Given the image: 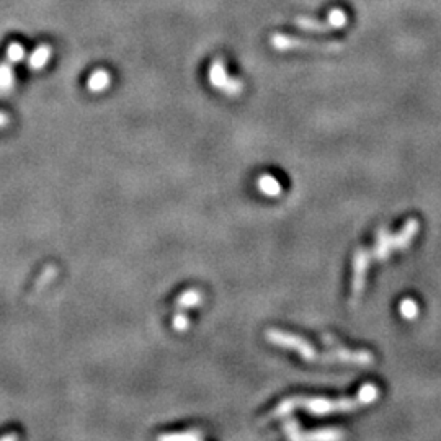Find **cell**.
<instances>
[{
  "mask_svg": "<svg viewBox=\"0 0 441 441\" xmlns=\"http://www.w3.org/2000/svg\"><path fill=\"white\" fill-rule=\"evenodd\" d=\"M379 397V387L373 382H366L365 386H361L358 394L355 397H342V399H327V397H289V399L280 402V405L268 413L267 418H263L262 422L270 420V418L285 417L288 413L293 412L294 409L302 407L307 412L314 413V416H327V413L334 412H351L365 405L373 404Z\"/></svg>",
  "mask_w": 441,
  "mask_h": 441,
  "instance_id": "1",
  "label": "cell"
},
{
  "mask_svg": "<svg viewBox=\"0 0 441 441\" xmlns=\"http://www.w3.org/2000/svg\"><path fill=\"white\" fill-rule=\"evenodd\" d=\"M418 231H420V223L416 218H410L397 234H391L386 227H381L376 232L373 250H368L371 262H386L392 254L409 249Z\"/></svg>",
  "mask_w": 441,
  "mask_h": 441,
  "instance_id": "2",
  "label": "cell"
},
{
  "mask_svg": "<svg viewBox=\"0 0 441 441\" xmlns=\"http://www.w3.org/2000/svg\"><path fill=\"white\" fill-rule=\"evenodd\" d=\"M265 337H267V340L273 343V345L288 348V350L298 353V355L301 356L304 361H322V363H335V356H334L332 350L322 353L320 355V353L317 351L316 348L306 340V338L299 337V335L283 332V330H278V329H268L267 332H265Z\"/></svg>",
  "mask_w": 441,
  "mask_h": 441,
  "instance_id": "3",
  "label": "cell"
},
{
  "mask_svg": "<svg viewBox=\"0 0 441 441\" xmlns=\"http://www.w3.org/2000/svg\"><path fill=\"white\" fill-rule=\"evenodd\" d=\"M369 265H371V258H369L368 250L361 247V249L356 250L355 257H353V278H351V298H350L351 304H356L361 294H363Z\"/></svg>",
  "mask_w": 441,
  "mask_h": 441,
  "instance_id": "4",
  "label": "cell"
},
{
  "mask_svg": "<svg viewBox=\"0 0 441 441\" xmlns=\"http://www.w3.org/2000/svg\"><path fill=\"white\" fill-rule=\"evenodd\" d=\"M285 433L291 440H316V441H334V440H342L345 438V433L337 429H325V430H316L312 433H302L301 427H299L298 420L289 418L285 423Z\"/></svg>",
  "mask_w": 441,
  "mask_h": 441,
  "instance_id": "5",
  "label": "cell"
},
{
  "mask_svg": "<svg viewBox=\"0 0 441 441\" xmlns=\"http://www.w3.org/2000/svg\"><path fill=\"white\" fill-rule=\"evenodd\" d=\"M257 188L260 189V192H262V195H265V196L275 198V196L281 195V183L278 182V180L273 175L265 174V175L260 176V178L257 180Z\"/></svg>",
  "mask_w": 441,
  "mask_h": 441,
  "instance_id": "6",
  "label": "cell"
},
{
  "mask_svg": "<svg viewBox=\"0 0 441 441\" xmlns=\"http://www.w3.org/2000/svg\"><path fill=\"white\" fill-rule=\"evenodd\" d=\"M201 301H203L201 291L187 289L180 294L178 299H176V306L180 309H189V307H196L198 304H201Z\"/></svg>",
  "mask_w": 441,
  "mask_h": 441,
  "instance_id": "7",
  "label": "cell"
},
{
  "mask_svg": "<svg viewBox=\"0 0 441 441\" xmlns=\"http://www.w3.org/2000/svg\"><path fill=\"white\" fill-rule=\"evenodd\" d=\"M399 312H400V316L405 317V319H409V320L416 319V317L418 316L417 301H413V299H410V298L402 299V301H400V304H399Z\"/></svg>",
  "mask_w": 441,
  "mask_h": 441,
  "instance_id": "8",
  "label": "cell"
},
{
  "mask_svg": "<svg viewBox=\"0 0 441 441\" xmlns=\"http://www.w3.org/2000/svg\"><path fill=\"white\" fill-rule=\"evenodd\" d=\"M347 21H348V17L342 8H334V10L330 12L329 25L332 26V28H343V26L347 25Z\"/></svg>",
  "mask_w": 441,
  "mask_h": 441,
  "instance_id": "9",
  "label": "cell"
},
{
  "mask_svg": "<svg viewBox=\"0 0 441 441\" xmlns=\"http://www.w3.org/2000/svg\"><path fill=\"white\" fill-rule=\"evenodd\" d=\"M108 82L110 79L107 72H96L95 76L90 79L88 85H90L92 92H100V90H105V87L108 85Z\"/></svg>",
  "mask_w": 441,
  "mask_h": 441,
  "instance_id": "10",
  "label": "cell"
},
{
  "mask_svg": "<svg viewBox=\"0 0 441 441\" xmlns=\"http://www.w3.org/2000/svg\"><path fill=\"white\" fill-rule=\"evenodd\" d=\"M161 440H200L203 438L201 431H185V433H167L158 435Z\"/></svg>",
  "mask_w": 441,
  "mask_h": 441,
  "instance_id": "11",
  "label": "cell"
},
{
  "mask_svg": "<svg viewBox=\"0 0 441 441\" xmlns=\"http://www.w3.org/2000/svg\"><path fill=\"white\" fill-rule=\"evenodd\" d=\"M298 25L301 26V28H304V30H314V32H327V30L332 28L330 25H324V23H319V21L307 20V19L298 20Z\"/></svg>",
  "mask_w": 441,
  "mask_h": 441,
  "instance_id": "12",
  "label": "cell"
},
{
  "mask_svg": "<svg viewBox=\"0 0 441 441\" xmlns=\"http://www.w3.org/2000/svg\"><path fill=\"white\" fill-rule=\"evenodd\" d=\"M172 325H174V329L176 330V332H185V330L189 327L188 316L185 314V312H178V314H175Z\"/></svg>",
  "mask_w": 441,
  "mask_h": 441,
  "instance_id": "13",
  "label": "cell"
},
{
  "mask_svg": "<svg viewBox=\"0 0 441 441\" xmlns=\"http://www.w3.org/2000/svg\"><path fill=\"white\" fill-rule=\"evenodd\" d=\"M7 123V116H3V114H0V126H3Z\"/></svg>",
  "mask_w": 441,
  "mask_h": 441,
  "instance_id": "14",
  "label": "cell"
}]
</instances>
